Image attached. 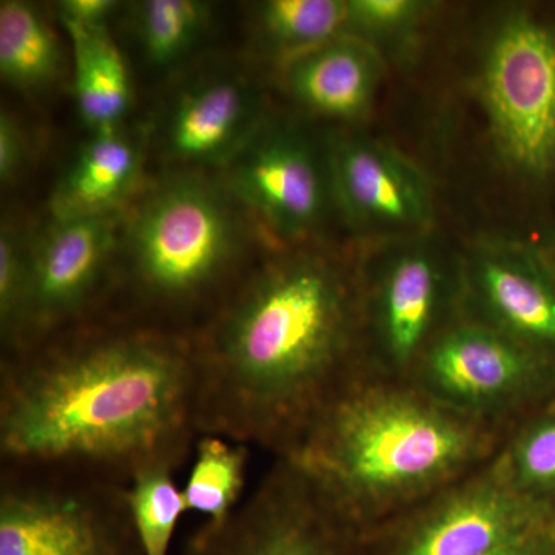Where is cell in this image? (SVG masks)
I'll return each instance as SVG.
<instances>
[{"label":"cell","instance_id":"obj_1","mask_svg":"<svg viewBox=\"0 0 555 555\" xmlns=\"http://www.w3.org/2000/svg\"><path fill=\"white\" fill-rule=\"evenodd\" d=\"M198 437L188 335L89 321L2 357V465L83 467L129 485L147 467L177 470Z\"/></svg>","mask_w":555,"mask_h":555},{"label":"cell","instance_id":"obj_2","mask_svg":"<svg viewBox=\"0 0 555 555\" xmlns=\"http://www.w3.org/2000/svg\"><path fill=\"white\" fill-rule=\"evenodd\" d=\"M196 429L286 455L366 372L361 280L313 254L273 259L190 335Z\"/></svg>","mask_w":555,"mask_h":555},{"label":"cell","instance_id":"obj_3","mask_svg":"<svg viewBox=\"0 0 555 555\" xmlns=\"http://www.w3.org/2000/svg\"><path fill=\"white\" fill-rule=\"evenodd\" d=\"M505 437L441 406L414 383L364 372L283 456L361 537L486 465Z\"/></svg>","mask_w":555,"mask_h":555},{"label":"cell","instance_id":"obj_4","mask_svg":"<svg viewBox=\"0 0 555 555\" xmlns=\"http://www.w3.org/2000/svg\"><path fill=\"white\" fill-rule=\"evenodd\" d=\"M122 281L164 317L211 308L233 291L241 254L235 215L221 190L179 175L139 204L122 235Z\"/></svg>","mask_w":555,"mask_h":555},{"label":"cell","instance_id":"obj_5","mask_svg":"<svg viewBox=\"0 0 555 555\" xmlns=\"http://www.w3.org/2000/svg\"><path fill=\"white\" fill-rule=\"evenodd\" d=\"M127 489L83 467L2 465L0 555H144Z\"/></svg>","mask_w":555,"mask_h":555},{"label":"cell","instance_id":"obj_6","mask_svg":"<svg viewBox=\"0 0 555 555\" xmlns=\"http://www.w3.org/2000/svg\"><path fill=\"white\" fill-rule=\"evenodd\" d=\"M409 382L449 411L505 436L555 400L554 361L465 315L427 347Z\"/></svg>","mask_w":555,"mask_h":555},{"label":"cell","instance_id":"obj_7","mask_svg":"<svg viewBox=\"0 0 555 555\" xmlns=\"http://www.w3.org/2000/svg\"><path fill=\"white\" fill-rule=\"evenodd\" d=\"M554 525L555 513L517 494L494 456L361 535V555H491Z\"/></svg>","mask_w":555,"mask_h":555},{"label":"cell","instance_id":"obj_8","mask_svg":"<svg viewBox=\"0 0 555 555\" xmlns=\"http://www.w3.org/2000/svg\"><path fill=\"white\" fill-rule=\"evenodd\" d=\"M478 94L500 156L525 175L555 166V33L511 13L486 47Z\"/></svg>","mask_w":555,"mask_h":555},{"label":"cell","instance_id":"obj_9","mask_svg":"<svg viewBox=\"0 0 555 555\" xmlns=\"http://www.w3.org/2000/svg\"><path fill=\"white\" fill-rule=\"evenodd\" d=\"M462 317V275L433 248H398L361 280L364 364L369 374L411 379L434 339Z\"/></svg>","mask_w":555,"mask_h":555},{"label":"cell","instance_id":"obj_10","mask_svg":"<svg viewBox=\"0 0 555 555\" xmlns=\"http://www.w3.org/2000/svg\"><path fill=\"white\" fill-rule=\"evenodd\" d=\"M185 555H361L360 534L286 456L275 462L238 509L204 521Z\"/></svg>","mask_w":555,"mask_h":555},{"label":"cell","instance_id":"obj_11","mask_svg":"<svg viewBox=\"0 0 555 555\" xmlns=\"http://www.w3.org/2000/svg\"><path fill=\"white\" fill-rule=\"evenodd\" d=\"M120 228L119 211L51 218L31 241L27 334L20 350L91 321L112 278Z\"/></svg>","mask_w":555,"mask_h":555},{"label":"cell","instance_id":"obj_12","mask_svg":"<svg viewBox=\"0 0 555 555\" xmlns=\"http://www.w3.org/2000/svg\"><path fill=\"white\" fill-rule=\"evenodd\" d=\"M228 170L229 192L278 238H306L324 217L326 164L294 129L264 124Z\"/></svg>","mask_w":555,"mask_h":555},{"label":"cell","instance_id":"obj_13","mask_svg":"<svg viewBox=\"0 0 555 555\" xmlns=\"http://www.w3.org/2000/svg\"><path fill=\"white\" fill-rule=\"evenodd\" d=\"M328 188L353 228L408 235L429 228L433 193L423 171L374 139L337 138L326 155Z\"/></svg>","mask_w":555,"mask_h":555},{"label":"cell","instance_id":"obj_14","mask_svg":"<svg viewBox=\"0 0 555 555\" xmlns=\"http://www.w3.org/2000/svg\"><path fill=\"white\" fill-rule=\"evenodd\" d=\"M462 315L555 363V273L531 251L483 246L460 266Z\"/></svg>","mask_w":555,"mask_h":555},{"label":"cell","instance_id":"obj_15","mask_svg":"<svg viewBox=\"0 0 555 555\" xmlns=\"http://www.w3.org/2000/svg\"><path fill=\"white\" fill-rule=\"evenodd\" d=\"M261 98L229 73L189 83L171 102L160 130L167 159L188 167H229L264 127Z\"/></svg>","mask_w":555,"mask_h":555},{"label":"cell","instance_id":"obj_16","mask_svg":"<svg viewBox=\"0 0 555 555\" xmlns=\"http://www.w3.org/2000/svg\"><path fill=\"white\" fill-rule=\"evenodd\" d=\"M382 76L377 47L347 33L284 62L283 68L284 87L301 107L345 122L366 118Z\"/></svg>","mask_w":555,"mask_h":555},{"label":"cell","instance_id":"obj_17","mask_svg":"<svg viewBox=\"0 0 555 555\" xmlns=\"http://www.w3.org/2000/svg\"><path fill=\"white\" fill-rule=\"evenodd\" d=\"M142 158L141 141L127 127L90 134L53 190L51 218L119 211L137 188Z\"/></svg>","mask_w":555,"mask_h":555},{"label":"cell","instance_id":"obj_18","mask_svg":"<svg viewBox=\"0 0 555 555\" xmlns=\"http://www.w3.org/2000/svg\"><path fill=\"white\" fill-rule=\"evenodd\" d=\"M73 57L76 108L90 134L126 127L133 104V83L108 28H82L62 24Z\"/></svg>","mask_w":555,"mask_h":555},{"label":"cell","instance_id":"obj_19","mask_svg":"<svg viewBox=\"0 0 555 555\" xmlns=\"http://www.w3.org/2000/svg\"><path fill=\"white\" fill-rule=\"evenodd\" d=\"M64 68V54L53 25L35 3H0V76L21 91L49 89Z\"/></svg>","mask_w":555,"mask_h":555},{"label":"cell","instance_id":"obj_20","mask_svg":"<svg viewBox=\"0 0 555 555\" xmlns=\"http://www.w3.org/2000/svg\"><path fill=\"white\" fill-rule=\"evenodd\" d=\"M251 448L228 438L199 436L193 449V466L182 488L188 513L206 516L208 524L228 520L246 488Z\"/></svg>","mask_w":555,"mask_h":555},{"label":"cell","instance_id":"obj_21","mask_svg":"<svg viewBox=\"0 0 555 555\" xmlns=\"http://www.w3.org/2000/svg\"><path fill=\"white\" fill-rule=\"evenodd\" d=\"M495 463L517 494L555 513V400L507 433Z\"/></svg>","mask_w":555,"mask_h":555},{"label":"cell","instance_id":"obj_22","mask_svg":"<svg viewBox=\"0 0 555 555\" xmlns=\"http://www.w3.org/2000/svg\"><path fill=\"white\" fill-rule=\"evenodd\" d=\"M211 22V7L199 0L134 3L133 30L150 64L170 68L192 54Z\"/></svg>","mask_w":555,"mask_h":555},{"label":"cell","instance_id":"obj_23","mask_svg":"<svg viewBox=\"0 0 555 555\" xmlns=\"http://www.w3.org/2000/svg\"><path fill=\"white\" fill-rule=\"evenodd\" d=\"M262 38L284 62L345 35L346 0H269L258 7Z\"/></svg>","mask_w":555,"mask_h":555},{"label":"cell","instance_id":"obj_24","mask_svg":"<svg viewBox=\"0 0 555 555\" xmlns=\"http://www.w3.org/2000/svg\"><path fill=\"white\" fill-rule=\"evenodd\" d=\"M177 470L152 466L131 478L127 500L144 555H169L179 518L188 513Z\"/></svg>","mask_w":555,"mask_h":555},{"label":"cell","instance_id":"obj_25","mask_svg":"<svg viewBox=\"0 0 555 555\" xmlns=\"http://www.w3.org/2000/svg\"><path fill=\"white\" fill-rule=\"evenodd\" d=\"M31 241L13 222L0 229V338L2 357L20 350L27 334Z\"/></svg>","mask_w":555,"mask_h":555},{"label":"cell","instance_id":"obj_26","mask_svg":"<svg viewBox=\"0 0 555 555\" xmlns=\"http://www.w3.org/2000/svg\"><path fill=\"white\" fill-rule=\"evenodd\" d=\"M346 7L347 35L372 46L416 30L433 10V3L423 0H346Z\"/></svg>","mask_w":555,"mask_h":555},{"label":"cell","instance_id":"obj_27","mask_svg":"<svg viewBox=\"0 0 555 555\" xmlns=\"http://www.w3.org/2000/svg\"><path fill=\"white\" fill-rule=\"evenodd\" d=\"M28 139L20 120L9 109L0 113V182L10 185L20 178L28 163Z\"/></svg>","mask_w":555,"mask_h":555},{"label":"cell","instance_id":"obj_28","mask_svg":"<svg viewBox=\"0 0 555 555\" xmlns=\"http://www.w3.org/2000/svg\"><path fill=\"white\" fill-rule=\"evenodd\" d=\"M119 9L115 0H62L56 3L62 24L82 28H107L109 17Z\"/></svg>","mask_w":555,"mask_h":555},{"label":"cell","instance_id":"obj_29","mask_svg":"<svg viewBox=\"0 0 555 555\" xmlns=\"http://www.w3.org/2000/svg\"><path fill=\"white\" fill-rule=\"evenodd\" d=\"M491 555H555V525L529 532Z\"/></svg>","mask_w":555,"mask_h":555}]
</instances>
